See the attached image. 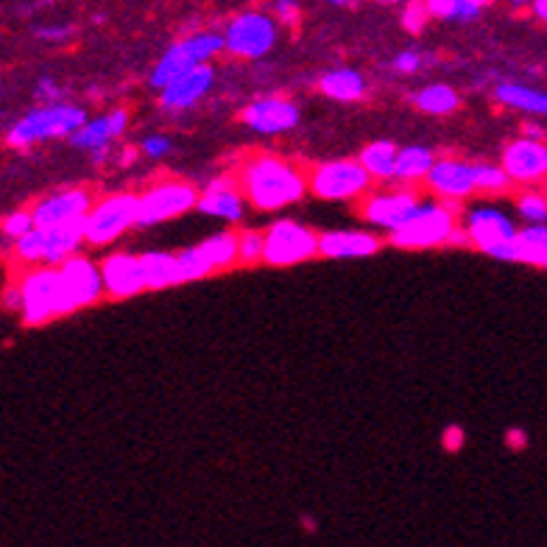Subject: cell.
I'll list each match as a JSON object with an SVG mask.
<instances>
[{
	"label": "cell",
	"mask_w": 547,
	"mask_h": 547,
	"mask_svg": "<svg viewBox=\"0 0 547 547\" xmlns=\"http://www.w3.org/2000/svg\"><path fill=\"white\" fill-rule=\"evenodd\" d=\"M238 185L257 210H280L305 196L307 179L291 162L263 154L243 165Z\"/></svg>",
	"instance_id": "cell-1"
},
{
	"label": "cell",
	"mask_w": 547,
	"mask_h": 547,
	"mask_svg": "<svg viewBox=\"0 0 547 547\" xmlns=\"http://www.w3.org/2000/svg\"><path fill=\"white\" fill-rule=\"evenodd\" d=\"M455 229H458V201H419L411 218L388 232V241L408 252L436 249L450 246Z\"/></svg>",
	"instance_id": "cell-2"
},
{
	"label": "cell",
	"mask_w": 547,
	"mask_h": 547,
	"mask_svg": "<svg viewBox=\"0 0 547 547\" xmlns=\"http://www.w3.org/2000/svg\"><path fill=\"white\" fill-rule=\"evenodd\" d=\"M81 243H87L84 218L62 224V227H34L23 238L14 241V254L20 263H28V266H40V263L59 266L67 257L79 252Z\"/></svg>",
	"instance_id": "cell-3"
},
{
	"label": "cell",
	"mask_w": 547,
	"mask_h": 547,
	"mask_svg": "<svg viewBox=\"0 0 547 547\" xmlns=\"http://www.w3.org/2000/svg\"><path fill=\"white\" fill-rule=\"evenodd\" d=\"M20 296H23V321L37 327L45 321L67 316L65 288H62V277H59V266H40L28 268L26 274L20 277Z\"/></svg>",
	"instance_id": "cell-4"
},
{
	"label": "cell",
	"mask_w": 547,
	"mask_h": 547,
	"mask_svg": "<svg viewBox=\"0 0 547 547\" xmlns=\"http://www.w3.org/2000/svg\"><path fill=\"white\" fill-rule=\"evenodd\" d=\"M84 121H87L84 109L70 107V104H42L14 123L6 140L14 148H28L42 140L70 137Z\"/></svg>",
	"instance_id": "cell-5"
},
{
	"label": "cell",
	"mask_w": 547,
	"mask_h": 547,
	"mask_svg": "<svg viewBox=\"0 0 547 547\" xmlns=\"http://www.w3.org/2000/svg\"><path fill=\"white\" fill-rule=\"evenodd\" d=\"M140 221V196L134 193H112L95 201L84 218V238L90 246H109Z\"/></svg>",
	"instance_id": "cell-6"
},
{
	"label": "cell",
	"mask_w": 547,
	"mask_h": 547,
	"mask_svg": "<svg viewBox=\"0 0 547 547\" xmlns=\"http://www.w3.org/2000/svg\"><path fill=\"white\" fill-rule=\"evenodd\" d=\"M469 243L478 252L489 254L503 263H517V224L497 207H475L469 210L467 224Z\"/></svg>",
	"instance_id": "cell-7"
},
{
	"label": "cell",
	"mask_w": 547,
	"mask_h": 547,
	"mask_svg": "<svg viewBox=\"0 0 547 547\" xmlns=\"http://www.w3.org/2000/svg\"><path fill=\"white\" fill-rule=\"evenodd\" d=\"M307 187L327 201H352L372 190V174L363 168L361 160L321 162L310 171Z\"/></svg>",
	"instance_id": "cell-8"
},
{
	"label": "cell",
	"mask_w": 547,
	"mask_h": 547,
	"mask_svg": "<svg viewBox=\"0 0 547 547\" xmlns=\"http://www.w3.org/2000/svg\"><path fill=\"white\" fill-rule=\"evenodd\" d=\"M227 51V42H224V34H213V31H201V34H193L187 40L176 42L171 51H165L160 62L154 65V73H151V87H168L171 81L179 79L182 73L193 70L196 65H204L210 62L215 54Z\"/></svg>",
	"instance_id": "cell-9"
},
{
	"label": "cell",
	"mask_w": 547,
	"mask_h": 547,
	"mask_svg": "<svg viewBox=\"0 0 547 547\" xmlns=\"http://www.w3.org/2000/svg\"><path fill=\"white\" fill-rule=\"evenodd\" d=\"M316 254H319V235L305 224L282 218L268 227L266 252H263V263L268 266H296V263L313 260Z\"/></svg>",
	"instance_id": "cell-10"
},
{
	"label": "cell",
	"mask_w": 547,
	"mask_h": 547,
	"mask_svg": "<svg viewBox=\"0 0 547 547\" xmlns=\"http://www.w3.org/2000/svg\"><path fill=\"white\" fill-rule=\"evenodd\" d=\"M196 204H199V190L190 182H179V179L157 182L140 196V221H137V227H154L162 221H174L179 215L196 210Z\"/></svg>",
	"instance_id": "cell-11"
},
{
	"label": "cell",
	"mask_w": 547,
	"mask_h": 547,
	"mask_svg": "<svg viewBox=\"0 0 547 547\" xmlns=\"http://www.w3.org/2000/svg\"><path fill=\"white\" fill-rule=\"evenodd\" d=\"M227 51L243 59H260L266 56L277 42V23L263 12L238 14L224 31Z\"/></svg>",
	"instance_id": "cell-12"
},
{
	"label": "cell",
	"mask_w": 547,
	"mask_h": 547,
	"mask_svg": "<svg viewBox=\"0 0 547 547\" xmlns=\"http://www.w3.org/2000/svg\"><path fill=\"white\" fill-rule=\"evenodd\" d=\"M59 277H62V288H65L67 313L95 305L101 296L107 294L101 266H95L93 260L81 257V254H73L65 263H59Z\"/></svg>",
	"instance_id": "cell-13"
},
{
	"label": "cell",
	"mask_w": 547,
	"mask_h": 547,
	"mask_svg": "<svg viewBox=\"0 0 547 547\" xmlns=\"http://www.w3.org/2000/svg\"><path fill=\"white\" fill-rule=\"evenodd\" d=\"M419 193L416 190H408V187H400V190H380V193H366V199L361 201V215L372 224V227L380 229H397L400 224H405L411 213L419 207Z\"/></svg>",
	"instance_id": "cell-14"
},
{
	"label": "cell",
	"mask_w": 547,
	"mask_h": 547,
	"mask_svg": "<svg viewBox=\"0 0 547 547\" xmlns=\"http://www.w3.org/2000/svg\"><path fill=\"white\" fill-rule=\"evenodd\" d=\"M500 165L506 168L511 182H517V185H539V182L547 179V143L522 134L520 140L508 143Z\"/></svg>",
	"instance_id": "cell-15"
},
{
	"label": "cell",
	"mask_w": 547,
	"mask_h": 547,
	"mask_svg": "<svg viewBox=\"0 0 547 547\" xmlns=\"http://www.w3.org/2000/svg\"><path fill=\"white\" fill-rule=\"evenodd\" d=\"M93 193L84 187H67L59 193H51L34 204V224L37 227H62L70 221H81L87 218L90 207H93Z\"/></svg>",
	"instance_id": "cell-16"
},
{
	"label": "cell",
	"mask_w": 547,
	"mask_h": 547,
	"mask_svg": "<svg viewBox=\"0 0 547 547\" xmlns=\"http://www.w3.org/2000/svg\"><path fill=\"white\" fill-rule=\"evenodd\" d=\"M101 277H104V291L109 299H132L146 291L143 257L137 254H109L101 263Z\"/></svg>",
	"instance_id": "cell-17"
},
{
	"label": "cell",
	"mask_w": 547,
	"mask_h": 547,
	"mask_svg": "<svg viewBox=\"0 0 547 547\" xmlns=\"http://www.w3.org/2000/svg\"><path fill=\"white\" fill-rule=\"evenodd\" d=\"M425 182L444 201H464L472 193H478L475 162L436 160Z\"/></svg>",
	"instance_id": "cell-18"
},
{
	"label": "cell",
	"mask_w": 547,
	"mask_h": 547,
	"mask_svg": "<svg viewBox=\"0 0 547 547\" xmlns=\"http://www.w3.org/2000/svg\"><path fill=\"white\" fill-rule=\"evenodd\" d=\"M215 81V70L210 67V62L204 65H196L193 70L182 73L179 79H174L168 87L160 90L162 107L171 109V112H185V109L196 107L204 95L210 93Z\"/></svg>",
	"instance_id": "cell-19"
},
{
	"label": "cell",
	"mask_w": 547,
	"mask_h": 547,
	"mask_svg": "<svg viewBox=\"0 0 547 547\" xmlns=\"http://www.w3.org/2000/svg\"><path fill=\"white\" fill-rule=\"evenodd\" d=\"M241 121L260 134H282L299 123V109L288 98H260L243 109Z\"/></svg>",
	"instance_id": "cell-20"
},
{
	"label": "cell",
	"mask_w": 547,
	"mask_h": 547,
	"mask_svg": "<svg viewBox=\"0 0 547 547\" xmlns=\"http://www.w3.org/2000/svg\"><path fill=\"white\" fill-rule=\"evenodd\" d=\"M243 201H246V196H243L241 185L232 176H221V179L210 182L204 193H199L196 210L232 224V221L243 218Z\"/></svg>",
	"instance_id": "cell-21"
},
{
	"label": "cell",
	"mask_w": 547,
	"mask_h": 547,
	"mask_svg": "<svg viewBox=\"0 0 547 547\" xmlns=\"http://www.w3.org/2000/svg\"><path fill=\"white\" fill-rule=\"evenodd\" d=\"M380 238L372 232H344V229H333L319 235V254L321 257H333V260H355V257H372L380 252Z\"/></svg>",
	"instance_id": "cell-22"
},
{
	"label": "cell",
	"mask_w": 547,
	"mask_h": 547,
	"mask_svg": "<svg viewBox=\"0 0 547 547\" xmlns=\"http://www.w3.org/2000/svg\"><path fill=\"white\" fill-rule=\"evenodd\" d=\"M126 123H129V115L123 109H115L109 115H101V118H93V121H84L70 134V143L81 151H95L101 146H112V140H118L123 132H126Z\"/></svg>",
	"instance_id": "cell-23"
},
{
	"label": "cell",
	"mask_w": 547,
	"mask_h": 547,
	"mask_svg": "<svg viewBox=\"0 0 547 547\" xmlns=\"http://www.w3.org/2000/svg\"><path fill=\"white\" fill-rule=\"evenodd\" d=\"M143 271H146V288L162 291V288H174L187 282L185 268L179 254L168 252H148L143 254Z\"/></svg>",
	"instance_id": "cell-24"
},
{
	"label": "cell",
	"mask_w": 547,
	"mask_h": 547,
	"mask_svg": "<svg viewBox=\"0 0 547 547\" xmlns=\"http://www.w3.org/2000/svg\"><path fill=\"white\" fill-rule=\"evenodd\" d=\"M196 249H199V254L204 257L210 274H213V271L232 268L235 263H241V257H238V235H235V232H218L213 238L201 241Z\"/></svg>",
	"instance_id": "cell-25"
},
{
	"label": "cell",
	"mask_w": 547,
	"mask_h": 547,
	"mask_svg": "<svg viewBox=\"0 0 547 547\" xmlns=\"http://www.w3.org/2000/svg\"><path fill=\"white\" fill-rule=\"evenodd\" d=\"M494 98L500 104H506L511 109H520L528 115H547V93L534 90V87H525V84H497Z\"/></svg>",
	"instance_id": "cell-26"
},
{
	"label": "cell",
	"mask_w": 547,
	"mask_h": 547,
	"mask_svg": "<svg viewBox=\"0 0 547 547\" xmlns=\"http://www.w3.org/2000/svg\"><path fill=\"white\" fill-rule=\"evenodd\" d=\"M319 87L321 93L327 95V98H333V101H358L366 93V81L361 79V73L347 70V67L330 70L327 76H321Z\"/></svg>",
	"instance_id": "cell-27"
},
{
	"label": "cell",
	"mask_w": 547,
	"mask_h": 547,
	"mask_svg": "<svg viewBox=\"0 0 547 547\" xmlns=\"http://www.w3.org/2000/svg\"><path fill=\"white\" fill-rule=\"evenodd\" d=\"M433 151H427L422 146H408L397 154V168H394V179H400L405 185H416L425 182L430 168H433Z\"/></svg>",
	"instance_id": "cell-28"
},
{
	"label": "cell",
	"mask_w": 547,
	"mask_h": 547,
	"mask_svg": "<svg viewBox=\"0 0 547 547\" xmlns=\"http://www.w3.org/2000/svg\"><path fill=\"white\" fill-rule=\"evenodd\" d=\"M517 263L547 268V224H528L517 232Z\"/></svg>",
	"instance_id": "cell-29"
},
{
	"label": "cell",
	"mask_w": 547,
	"mask_h": 547,
	"mask_svg": "<svg viewBox=\"0 0 547 547\" xmlns=\"http://www.w3.org/2000/svg\"><path fill=\"white\" fill-rule=\"evenodd\" d=\"M397 146L388 140H377L372 146H366L361 151L358 160L363 162V168L372 174V179H394V168H397Z\"/></svg>",
	"instance_id": "cell-30"
},
{
	"label": "cell",
	"mask_w": 547,
	"mask_h": 547,
	"mask_svg": "<svg viewBox=\"0 0 547 547\" xmlns=\"http://www.w3.org/2000/svg\"><path fill=\"white\" fill-rule=\"evenodd\" d=\"M416 107L427 115H450L458 109V95L447 84H430L416 95Z\"/></svg>",
	"instance_id": "cell-31"
},
{
	"label": "cell",
	"mask_w": 547,
	"mask_h": 547,
	"mask_svg": "<svg viewBox=\"0 0 547 547\" xmlns=\"http://www.w3.org/2000/svg\"><path fill=\"white\" fill-rule=\"evenodd\" d=\"M427 9H430V17H439V20H461V23H469L475 20L481 9L472 3V0H425Z\"/></svg>",
	"instance_id": "cell-32"
},
{
	"label": "cell",
	"mask_w": 547,
	"mask_h": 547,
	"mask_svg": "<svg viewBox=\"0 0 547 547\" xmlns=\"http://www.w3.org/2000/svg\"><path fill=\"white\" fill-rule=\"evenodd\" d=\"M475 179L478 193H503L511 185V176L503 165H486V162H475Z\"/></svg>",
	"instance_id": "cell-33"
},
{
	"label": "cell",
	"mask_w": 547,
	"mask_h": 547,
	"mask_svg": "<svg viewBox=\"0 0 547 547\" xmlns=\"http://www.w3.org/2000/svg\"><path fill=\"white\" fill-rule=\"evenodd\" d=\"M517 213L522 215L525 224H547V196L528 190L517 199Z\"/></svg>",
	"instance_id": "cell-34"
},
{
	"label": "cell",
	"mask_w": 547,
	"mask_h": 547,
	"mask_svg": "<svg viewBox=\"0 0 547 547\" xmlns=\"http://www.w3.org/2000/svg\"><path fill=\"white\" fill-rule=\"evenodd\" d=\"M263 252H266V235L254 232V229H246L238 235V257H241L243 266H254L263 260Z\"/></svg>",
	"instance_id": "cell-35"
},
{
	"label": "cell",
	"mask_w": 547,
	"mask_h": 547,
	"mask_svg": "<svg viewBox=\"0 0 547 547\" xmlns=\"http://www.w3.org/2000/svg\"><path fill=\"white\" fill-rule=\"evenodd\" d=\"M427 20H430V9H427L425 0H408L405 3V12H402V26H405V31L419 34L427 26Z\"/></svg>",
	"instance_id": "cell-36"
},
{
	"label": "cell",
	"mask_w": 547,
	"mask_h": 547,
	"mask_svg": "<svg viewBox=\"0 0 547 547\" xmlns=\"http://www.w3.org/2000/svg\"><path fill=\"white\" fill-rule=\"evenodd\" d=\"M37 227L34 224V213L31 210H17V213H12L6 221H3V235L6 238H12V241H17V238H23L26 232H31V229Z\"/></svg>",
	"instance_id": "cell-37"
},
{
	"label": "cell",
	"mask_w": 547,
	"mask_h": 547,
	"mask_svg": "<svg viewBox=\"0 0 547 547\" xmlns=\"http://www.w3.org/2000/svg\"><path fill=\"white\" fill-rule=\"evenodd\" d=\"M179 260H182V268H185L187 282L201 280V277H207V274H210V268H207V263H204V257H201L196 246H190V249H185V252H179Z\"/></svg>",
	"instance_id": "cell-38"
},
{
	"label": "cell",
	"mask_w": 547,
	"mask_h": 547,
	"mask_svg": "<svg viewBox=\"0 0 547 547\" xmlns=\"http://www.w3.org/2000/svg\"><path fill=\"white\" fill-rule=\"evenodd\" d=\"M274 9H277V23L288 28L299 26V6H296L294 0H277Z\"/></svg>",
	"instance_id": "cell-39"
},
{
	"label": "cell",
	"mask_w": 547,
	"mask_h": 547,
	"mask_svg": "<svg viewBox=\"0 0 547 547\" xmlns=\"http://www.w3.org/2000/svg\"><path fill=\"white\" fill-rule=\"evenodd\" d=\"M62 95H65V90H62L54 79H42L40 84H37V98H40L42 104H59Z\"/></svg>",
	"instance_id": "cell-40"
},
{
	"label": "cell",
	"mask_w": 547,
	"mask_h": 547,
	"mask_svg": "<svg viewBox=\"0 0 547 547\" xmlns=\"http://www.w3.org/2000/svg\"><path fill=\"white\" fill-rule=\"evenodd\" d=\"M391 65H394V70H397V73L408 76V73H416V70L422 67V56L416 54V51H402V54L397 56Z\"/></svg>",
	"instance_id": "cell-41"
},
{
	"label": "cell",
	"mask_w": 547,
	"mask_h": 547,
	"mask_svg": "<svg viewBox=\"0 0 547 547\" xmlns=\"http://www.w3.org/2000/svg\"><path fill=\"white\" fill-rule=\"evenodd\" d=\"M143 151H146V157H151V160H160V157H165V154L171 151V140L154 134V137L143 140Z\"/></svg>",
	"instance_id": "cell-42"
},
{
	"label": "cell",
	"mask_w": 547,
	"mask_h": 547,
	"mask_svg": "<svg viewBox=\"0 0 547 547\" xmlns=\"http://www.w3.org/2000/svg\"><path fill=\"white\" fill-rule=\"evenodd\" d=\"M441 444H444L447 453H458L464 447V430L458 425H450L444 430V436H441Z\"/></svg>",
	"instance_id": "cell-43"
},
{
	"label": "cell",
	"mask_w": 547,
	"mask_h": 547,
	"mask_svg": "<svg viewBox=\"0 0 547 547\" xmlns=\"http://www.w3.org/2000/svg\"><path fill=\"white\" fill-rule=\"evenodd\" d=\"M73 34V28L70 26H42L37 28V37L45 42H65L67 37Z\"/></svg>",
	"instance_id": "cell-44"
},
{
	"label": "cell",
	"mask_w": 547,
	"mask_h": 547,
	"mask_svg": "<svg viewBox=\"0 0 547 547\" xmlns=\"http://www.w3.org/2000/svg\"><path fill=\"white\" fill-rule=\"evenodd\" d=\"M3 305L9 307V310H17V313H20V305H23V296H20V285H12V288H6V294H3Z\"/></svg>",
	"instance_id": "cell-45"
},
{
	"label": "cell",
	"mask_w": 547,
	"mask_h": 547,
	"mask_svg": "<svg viewBox=\"0 0 547 547\" xmlns=\"http://www.w3.org/2000/svg\"><path fill=\"white\" fill-rule=\"evenodd\" d=\"M506 444L511 450H525V447H528V436L522 433L520 427H514V430H508Z\"/></svg>",
	"instance_id": "cell-46"
},
{
	"label": "cell",
	"mask_w": 547,
	"mask_h": 547,
	"mask_svg": "<svg viewBox=\"0 0 547 547\" xmlns=\"http://www.w3.org/2000/svg\"><path fill=\"white\" fill-rule=\"evenodd\" d=\"M522 134H525V137H534V140H545V129L536 126V123H525V126H522Z\"/></svg>",
	"instance_id": "cell-47"
},
{
	"label": "cell",
	"mask_w": 547,
	"mask_h": 547,
	"mask_svg": "<svg viewBox=\"0 0 547 547\" xmlns=\"http://www.w3.org/2000/svg\"><path fill=\"white\" fill-rule=\"evenodd\" d=\"M531 9H534V14L542 20V23H547V0H534V3H531Z\"/></svg>",
	"instance_id": "cell-48"
},
{
	"label": "cell",
	"mask_w": 547,
	"mask_h": 547,
	"mask_svg": "<svg viewBox=\"0 0 547 547\" xmlns=\"http://www.w3.org/2000/svg\"><path fill=\"white\" fill-rule=\"evenodd\" d=\"M132 160H134V151L132 148H126V151H123V157H121V165H132Z\"/></svg>",
	"instance_id": "cell-49"
},
{
	"label": "cell",
	"mask_w": 547,
	"mask_h": 547,
	"mask_svg": "<svg viewBox=\"0 0 547 547\" xmlns=\"http://www.w3.org/2000/svg\"><path fill=\"white\" fill-rule=\"evenodd\" d=\"M472 3H475V6H478V9H486V6H492V0H472Z\"/></svg>",
	"instance_id": "cell-50"
},
{
	"label": "cell",
	"mask_w": 547,
	"mask_h": 547,
	"mask_svg": "<svg viewBox=\"0 0 547 547\" xmlns=\"http://www.w3.org/2000/svg\"><path fill=\"white\" fill-rule=\"evenodd\" d=\"M335 6H349V3H358V0H330Z\"/></svg>",
	"instance_id": "cell-51"
},
{
	"label": "cell",
	"mask_w": 547,
	"mask_h": 547,
	"mask_svg": "<svg viewBox=\"0 0 547 547\" xmlns=\"http://www.w3.org/2000/svg\"><path fill=\"white\" fill-rule=\"evenodd\" d=\"M511 3H514V6H531L534 0H511Z\"/></svg>",
	"instance_id": "cell-52"
},
{
	"label": "cell",
	"mask_w": 547,
	"mask_h": 547,
	"mask_svg": "<svg viewBox=\"0 0 547 547\" xmlns=\"http://www.w3.org/2000/svg\"><path fill=\"white\" fill-rule=\"evenodd\" d=\"M383 3H408V0H383Z\"/></svg>",
	"instance_id": "cell-53"
}]
</instances>
